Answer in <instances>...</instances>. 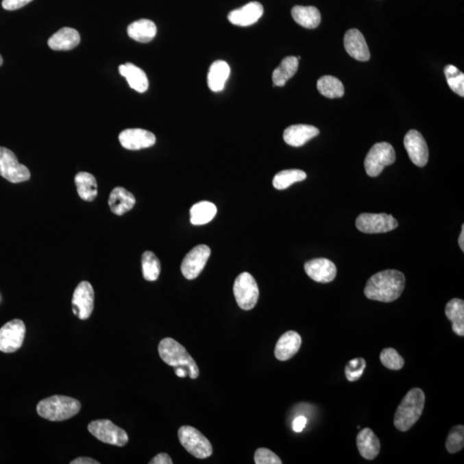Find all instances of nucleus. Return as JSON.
Here are the masks:
<instances>
[{
	"label": "nucleus",
	"instance_id": "nucleus-1",
	"mask_svg": "<svg viewBox=\"0 0 464 464\" xmlns=\"http://www.w3.org/2000/svg\"><path fill=\"white\" fill-rule=\"evenodd\" d=\"M404 274L398 270H384L372 276L364 289L367 299L391 303L399 299L405 288Z\"/></svg>",
	"mask_w": 464,
	"mask_h": 464
},
{
	"label": "nucleus",
	"instance_id": "nucleus-2",
	"mask_svg": "<svg viewBox=\"0 0 464 464\" xmlns=\"http://www.w3.org/2000/svg\"><path fill=\"white\" fill-rule=\"evenodd\" d=\"M425 394L422 389L415 388L408 392L396 409L394 424L396 429L407 432L418 422L425 407Z\"/></svg>",
	"mask_w": 464,
	"mask_h": 464
},
{
	"label": "nucleus",
	"instance_id": "nucleus-3",
	"mask_svg": "<svg viewBox=\"0 0 464 464\" xmlns=\"http://www.w3.org/2000/svg\"><path fill=\"white\" fill-rule=\"evenodd\" d=\"M81 403L65 395H53L42 400L36 411L40 417L50 422H63L79 414Z\"/></svg>",
	"mask_w": 464,
	"mask_h": 464
},
{
	"label": "nucleus",
	"instance_id": "nucleus-4",
	"mask_svg": "<svg viewBox=\"0 0 464 464\" xmlns=\"http://www.w3.org/2000/svg\"><path fill=\"white\" fill-rule=\"evenodd\" d=\"M158 353L162 361L174 368L182 367L188 371V377L198 378L199 370L197 364L184 345L172 338H164L158 345Z\"/></svg>",
	"mask_w": 464,
	"mask_h": 464
},
{
	"label": "nucleus",
	"instance_id": "nucleus-5",
	"mask_svg": "<svg viewBox=\"0 0 464 464\" xmlns=\"http://www.w3.org/2000/svg\"><path fill=\"white\" fill-rule=\"evenodd\" d=\"M178 438L186 450L196 459H205L212 456L211 443L199 430L193 426H182L178 431Z\"/></svg>",
	"mask_w": 464,
	"mask_h": 464
},
{
	"label": "nucleus",
	"instance_id": "nucleus-6",
	"mask_svg": "<svg viewBox=\"0 0 464 464\" xmlns=\"http://www.w3.org/2000/svg\"><path fill=\"white\" fill-rule=\"evenodd\" d=\"M233 292L236 304L242 310H252L258 302L260 294L258 284L255 278L249 273H242L236 277Z\"/></svg>",
	"mask_w": 464,
	"mask_h": 464
},
{
	"label": "nucleus",
	"instance_id": "nucleus-7",
	"mask_svg": "<svg viewBox=\"0 0 464 464\" xmlns=\"http://www.w3.org/2000/svg\"><path fill=\"white\" fill-rule=\"evenodd\" d=\"M395 161V151L391 144L387 142L375 144L365 159V171L371 178L378 177L386 166L394 164Z\"/></svg>",
	"mask_w": 464,
	"mask_h": 464
},
{
	"label": "nucleus",
	"instance_id": "nucleus-8",
	"mask_svg": "<svg viewBox=\"0 0 464 464\" xmlns=\"http://www.w3.org/2000/svg\"><path fill=\"white\" fill-rule=\"evenodd\" d=\"M88 430L95 438L108 445L121 447L126 445L128 442L126 431L108 419H97L90 422Z\"/></svg>",
	"mask_w": 464,
	"mask_h": 464
},
{
	"label": "nucleus",
	"instance_id": "nucleus-9",
	"mask_svg": "<svg viewBox=\"0 0 464 464\" xmlns=\"http://www.w3.org/2000/svg\"><path fill=\"white\" fill-rule=\"evenodd\" d=\"M0 175L12 184H19L29 180L30 172L20 164L14 152L0 147Z\"/></svg>",
	"mask_w": 464,
	"mask_h": 464
},
{
	"label": "nucleus",
	"instance_id": "nucleus-10",
	"mask_svg": "<svg viewBox=\"0 0 464 464\" xmlns=\"http://www.w3.org/2000/svg\"><path fill=\"white\" fill-rule=\"evenodd\" d=\"M398 222L386 213H362L356 219V227L367 234L385 233L398 228Z\"/></svg>",
	"mask_w": 464,
	"mask_h": 464
},
{
	"label": "nucleus",
	"instance_id": "nucleus-11",
	"mask_svg": "<svg viewBox=\"0 0 464 464\" xmlns=\"http://www.w3.org/2000/svg\"><path fill=\"white\" fill-rule=\"evenodd\" d=\"M25 324L22 320L8 321L0 328V351L5 354L18 351L25 341Z\"/></svg>",
	"mask_w": 464,
	"mask_h": 464
},
{
	"label": "nucleus",
	"instance_id": "nucleus-12",
	"mask_svg": "<svg viewBox=\"0 0 464 464\" xmlns=\"http://www.w3.org/2000/svg\"><path fill=\"white\" fill-rule=\"evenodd\" d=\"M210 255L211 249L208 245L195 246L182 260L181 266L182 276L189 280L196 279L204 269Z\"/></svg>",
	"mask_w": 464,
	"mask_h": 464
},
{
	"label": "nucleus",
	"instance_id": "nucleus-13",
	"mask_svg": "<svg viewBox=\"0 0 464 464\" xmlns=\"http://www.w3.org/2000/svg\"><path fill=\"white\" fill-rule=\"evenodd\" d=\"M95 293L88 281H82L74 291L72 304L73 313L81 320L90 317L94 309Z\"/></svg>",
	"mask_w": 464,
	"mask_h": 464
},
{
	"label": "nucleus",
	"instance_id": "nucleus-14",
	"mask_svg": "<svg viewBox=\"0 0 464 464\" xmlns=\"http://www.w3.org/2000/svg\"><path fill=\"white\" fill-rule=\"evenodd\" d=\"M404 147L409 158L415 165L424 167L428 164L429 157L428 145L419 132L409 131L405 135Z\"/></svg>",
	"mask_w": 464,
	"mask_h": 464
},
{
	"label": "nucleus",
	"instance_id": "nucleus-15",
	"mask_svg": "<svg viewBox=\"0 0 464 464\" xmlns=\"http://www.w3.org/2000/svg\"><path fill=\"white\" fill-rule=\"evenodd\" d=\"M119 141L125 149L131 151L149 148L156 143L155 135L147 130L141 128H130L119 135Z\"/></svg>",
	"mask_w": 464,
	"mask_h": 464
},
{
	"label": "nucleus",
	"instance_id": "nucleus-16",
	"mask_svg": "<svg viewBox=\"0 0 464 464\" xmlns=\"http://www.w3.org/2000/svg\"><path fill=\"white\" fill-rule=\"evenodd\" d=\"M307 276L317 282L330 283L337 276V269L330 260L317 258L309 260L304 265Z\"/></svg>",
	"mask_w": 464,
	"mask_h": 464
},
{
	"label": "nucleus",
	"instance_id": "nucleus-17",
	"mask_svg": "<svg viewBox=\"0 0 464 464\" xmlns=\"http://www.w3.org/2000/svg\"><path fill=\"white\" fill-rule=\"evenodd\" d=\"M344 46L347 53L358 62H368L370 60V50L360 30H347L344 36Z\"/></svg>",
	"mask_w": 464,
	"mask_h": 464
},
{
	"label": "nucleus",
	"instance_id": "nucleus-18",
	"mask_svg": "<svg viewBox=\"0 0 464 464\" xmlns=\"http://www.w3.org/2000/svg\"><path fill=\"white\" fill-rule=\"evenodd\" d=\"M263 12V6L259 2H249L241 8L230 12L228 20L236 26H250L262 18Z\"/></svg>",
	"mask_w": 464,
	"mask_h": 464
},
{
	"label": "nucleus",
	"instance_id": "nucleus-19",
	"mask_svg": "<svg viewBox=\"0 0 464 464\" xmlns=\"http://www.w3.org/2000/svg\"><path fill=\"white\" fill-rule=\"evenodd\" d=\"M302 339L295 331H288L281 335L277 341L274 355L277 360L286 361L292 358L300 351Z\"/></svg>",
	"mask_w": 464,
	"mask_h": 464
},
{
	"label": "nucleus",
	"instance_id": "nucleus-20",
	"mask_svg": "<svg viewBox=\"0 0 464 464\" xmlns=\"http://www.w3.org/2000/svg\"><path fill=\"white\" fill-rule=\"evenodd\" d=\"M319 133L317 127L310 125H293L284 130L283 138L284 142L291 147H300L311 138L317 137Z\"/></svg>",
	"mask_w": 464,
	"mask_h": 464
},
{
	"label": "nucleus",
	"instance_id": "nucleus-21",
	"mask_svg": "<svg viewBox=\"0 0 464 464\" xmlns=\"http://www.w3.org/2000/svg\"><path fill=\"white\" fill-rule=\"evenodd\" d=\"M80 40V33L76 29L66 27L51 36L47 44L54 51H69L75 49Z\"/></svg>",
	"mask_w": 464,
	"mask_h": 464
},
{
	"label": "nucleus",
	"instance_id": "nucleus-22",
	"mask_svg": "<svg viewBox=\"0 0 464 464\" xmlns=\"http://www.w3.org/2000/svg\"><path fill=\"white\" fill-rule=\"evenodd\" d=\"M135 203H136V199L134 195L121 187L114 188L108 199V205H110L111 212L119 216L133 209Z\"/></svg>",
	"mask_w": 464,
	"mask_h": 464
},
{
	"label": "nucleus",
	"instance_id": "nucleus-23",
	"mask_svg": "<svg viewBox=\"0 0 464 464\" xmlns=\"http://www.w3.org/2000/svg\"><path fill=\"white\" fill-rule=\"evenodd\" d=\"M356 442L358 452L365 459L374 460L380 452V441L370 428L361 430Z\"/></svg>",
	"mask_w": 464,
	"mask_h": 464
},
{
	"label": "nucleus",
	"instance_id": "nucleus-24",
	"mask_svg": "<svg viewBox=\"0 0 464 464\" xmlns=\"http://www.w3.org/2000/svg\"><path fill=\"white\" fill-rule=\"evenodd\" d=\"M121 76L126 77L128 84L134 90L144 93L148 90L149 81L147 74L134 64L127 63L119 66Z\"/></svg>",
	"mask_w": 464,
	"mask_h": 464
},
{
	"label": "nucleus",
	"instance_id": "nucleus-25",
	"mask_svg": "<svg viewBox=\"0 0 464 464\" xmlns=\"http://www.w3.org/2000/svg\"><path fill=\"white\" fill-rule=\"evenodd\" d=\"M157 26L151 20L141 19L132 23L127 28L130 38L141 43H148L157 35Z\"/></svg>",
	"mask_w": 464,
	"mask_h": 464
},
{
	"label": "nucleus",
	"instance_id": "nucleus-26",
	"mask_svg": "<svg viewBox=\"0 0 464 464\" xmlns=\"http://www.w3.org/2000/svg\"><path fill=\"white\" fill-rule=\"evenodd\" d=\"M230 69L223 60H217L210 67L208 75L209 89L213 93H219L225 88L227 80L229 79Z\"/></svg>",
	"mask_w": 464,
	"mask_h": 464
},
{
	"label": "nucleus",
	"instance_id": "nucleus-27",
	"mask_svg": "<svg viewBox=\"0 0 464 464\" xmlns=\"http://www.w3.org/2000/svg\"><path fill=\"white\" fill-rule=\"evenodd\" d=\"M292 16L297 25L306 29H316L321 23V13L314 6H294Z\"/></svg>",
	"mask_w": 464,
	"mask_h": 464
},
{
	"label": "nucleus",
	"instance_id": "nucleus-28",
	"mask_svg": "<svg viewBox=\"0 0 464 464\" xmlns=\"http://www.w3.org/2000/svg\"><path fill=\"white\" fill-rule=\"evenodd\" d=\"M77 194L86 202H93L97 196V182L93 175L87 172L77 173L75 177Z\"/></svg>",
	"mask_w": 464,
	"mask_h": 464
},
{
	"label": "nucleus",
	"instance_id": "nucleus-29",
	"mask_svg": "<svg viewBox=\"0 0 464 464\" xmlns=\"http://www.w3.org/2000/svg\"><path fill=\"white\" fill-rule=\"evenodd\" d=\"M299 69V60L296 57H286L273 73L274 86L283 87L287 81L295 75Z\"/></svg>",
	"mask_w": 464,
	"mask_h": 464
},
{
	"label": "nucleus",
	"instance_id": "nucleus-30",
	"mask_svg": "<svg viewBox=\"0 0 464 464\" xmlns=\"http://www.w3.org/2000/svg\"><path fill=\"white\" fill-rule=\"evenodd\" d=\"M447 318L452 321L454 333L464 335V302L459 299H454L447 303L445 306Z\"/></svg>",
	"mask_w": 464,
	"mask_h": 464
},
{
	"label": "nucleus",
	"instance_id": "nucleus-31",
	"mask_svg": "<svg viewBox=\"0 0 464 464\" xmlns=\"http://www.w3.org/2000/svg\"><path fill=\"white\" fill-rule=\"evenodd\" d=\"M217 215V208L209 202L196 203L191 209V222L194 225H206L211 222Z\"/></svg>",
	"mask_w": 464,
	"mask_h": 464
},
{
	"label": "nucleus",
	"instance_id": "nucleus-32",
	"mask_svg": "<svg viewBox=\"0 0 464 464\" xmlns=\"http://www.w3.org/2000/svg\"><path fill=\"white\" fill-rule=\"evenodd\" d=\"M317 90L328 98H340L344 96L345 88L340 80L333 76H323L317 81Z\"/></svg>",
	"mask_w": 464,
	"mask_h": 464
},
{
	"label": "nucleus",
	"instance_id": "nucleus-33",
	"mask_svg": "<svg viewBox=\"0 0 464 464\" xmlns=\"http://www.w3.org/2000/svg\"><path fill=\"white\" fill-rule=\"evenodd\" d=\"M306 173L300 169H286L276 175L273 178V185L278 191H284L295 182L306 180Z\"/></svg>",
	"mask_w": 464,
	"mask_h": 464
},
{
	"label": "nucleus",
	"instance_id": "nucleus-34",
	"mask_svg": "<svg viewBox=\"0 0 464 464\" xmlns=\"http://www.w3.org/2000/svg\"><path fill=\"white\" fill-rule=\"evenodd\" d=\"M142 272L145 280L156 281L158 279L161 264L154 253L145 252L142 256Z\"/></svg>",
	"mask_w": 464,
	"mask_h": 464
},
{
	"label": "nucleus",
	"instance_id": "nucleus-35",
	"mask_svg": "<svg viewBox=\"0 0 464 464\" xmlns=\"http://www.w3.org/2000/svg\"><path fill=\"white\" fill-rule=\"evenodd\" d=\"M449 87L454 93L464 97V74L455 66L447 65L443 69Z\"/></svg>",
	"mask_w": 464,
	"mask_h": 464
},
{
	"label": "nucleus",
	"instance_id": "nucleus-36",
	"mask_svg": "<svg viewBox=\"0 0 464 464\" xmlns=\"http://www.w3.org/2000/svg\"><path fill=\"white\" fill-rule=\"evenodd\" d=\"M380 361L382 365L389 370L398 371L404 367V360L394 348H385L381 352Z\"/></svg>",
	"mask_w": 464,
	"mask_h": 464
},
{
	"label": "nucleus",
	"instance_id": "nucleus-37",
	"mask_svg": "<svg viewBox=\"0 0 464 464\" xmlns=\"http://www.w3.org/2000/svg\"><path fill=\"white\" fill-rule=\"evenodd\" d=\"M464 446V428L462 425L454 426L447 438L446 450L454 454L460 452Z\"/></svg>",
	"mask_w": 464,
	"mask_h": 464
},
{
	"label": "nucleus",
	"instance_id": "nucleus-38",
	"mask_svg": "<svg viewBox=\"0 0 464 464\" xmlns=\"http://www.w3.org/2000/svg\"><path fill=\"white\" fill-rule=\"evenodd\" d=\"M367 363L363 358H355L348 362L345 368V374L347 380L354 382L358 380L363 375Z\"/></svg>",
	"mask_w": 464,
	"mask_h": 464
},
{
	"label": "nucleus",
	"instance_id": "nucleus-39",
	"mask_svg": "<svg viewBox=\"0 0 464 464\" xmlns=\"http://www.w3.org/2000/svg\"><path fill=\"white\" fill-rule=\"evenodd\" d=\"M255 463L256 464H281L282 461L272 450L260 448L255 453Z\"/></svg>",
	"mask_w": 464,
	"mask_h": 464
},
{
	"label": "nucleus",
	"instance_id": "nucleus-40",
	"mask_svg": "<svg viewBox=\"0 0 464 464\" xmlns=\"http://www.w3.org/2000/svg\"><path fill=\"white\" fill-rule=\"evenodd\" d=\"M32 1L33 0H3L2 8L6 11H15V10L23 8Z\"/></svg>",
	"mask_w": 464,
	"mask_h": 464
},
{
	"label": "nucleus",
	"instance_id": "nucleus-41",
	"mask_svg": "<svg viewBox=\"0 0 464 464\" xmlns=\"http://www.w3.org/2000/svg\"><path fill=\"white\" fill-rule=\"evenodd\" d=\"M150 464H172L173 461L171 459V456L168 455L167 453H159L158 455L156 456L152 459L150 462Z\"/></svg>",
	"mask_w": 464,
	"mask_h": 464
},
{
	"label": "nucleus",
	"instance_id": "nucleus-42",
	"mask_svg": "<svg viewBox=\"0 0 464 464\" xmlns=\"http://www.w3.org/2000/svg\"><path fill=\"white\" fill-rule=\"evenodd\" d=\"M307 424V419L304 416H299L293 422V429L295 432L303 431Z\"/></svg>",
	"mask_w": 464,
	"mask_h": 464
},
{
	"label": "nucleus",
	"instance_id": "nucleus-43",
	"mask_svg": "<svg viewBox=\"0 0 464 464\" xmlns=\"http://www.w3.org/2000/svg\"><path fill=\"white\" fill-rule=\"evenodd\" d=\"M71 464H99L97 461L90 459V457H79L72 461Z\"/></svg>",
	"mask_w": 464,
	"mask_h": 464
},
{
	"label": "nucleus",
	"instance_id": "nucleus-44",
	"mask_svg": "<svg viewBox=\"0 0 464 464\" xmlns=\"http://www.w3.org/2000/svg\"><path fill=\"white\" fill-rule=\"evenodd\" d=\"M175 375L178 376V377L182 378H185L186 377H188V371H186L185 369L182 368V367L175 368Z\"/></svg>",
	"mask_w": 464,
	"mask_h": 464
},
{
	"label": "nucleus",
	"instance_id": "nucleus-45",
	"mask_svg": "<svg viewBox=\"0 0 464 464\" xmlns=\"http://www.w3.org/2000/svg\"><path fill=\"white\" fill-rule=\"evenodd\" d=\"M459 243L461 249L464 252V225L462 226V232H461V234L459 236Z\"/></svg>",
	"mask_w": 464,
	"mask_h": 464
},
{
	"label": "nucleus",
	"instance_id": "nucleus-46",
	"mask_svg": "<svg viewBox=\"0 0 464 464\" xmlns=\"http://www.w3.org/2000/svg\"><path fill=\"white\" fill-rule=\"evenodd\" d=\"M3 64V58L1 56V54H0V66H2Z\"/></svg>",
	"mask_w": 464,
	"mask_h": 464
}]
</instances>
